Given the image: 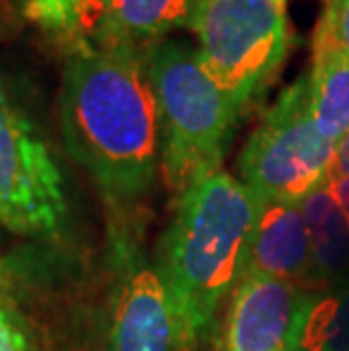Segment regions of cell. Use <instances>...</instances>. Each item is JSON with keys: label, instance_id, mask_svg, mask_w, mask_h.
I'll list each match as a JSON object with an SVG mask.
<instances>
[{"label": "cell", "instance_id": "1", "mask_svg": "<svg viewBox=\"0 0 349 351\" xmlns=\"http://www.w3.org/2000/svg\"><path fill=\"white\" fill-rule=\"evenodd\" d=\"M145 55L84 43L64 71V145L118 211L150 195L161 170L159 109Z\"/></svg>", "mask_w": 349, "mask_h": 351}, {"label": "cell", "instance_id": "2", "mask_svg": "<svg viewBox=\"0 0 349 351\" xmlns=\"http://www.w3.org/2000/svg\"><path fill=\"white\" fill-rule=\"evenodd\" d=\"M261 211L263 199L225 170L177 197L154 270L173 302L186 351L209 338L222 302L248 272Z\"/></svg>", "mask_w": 349, "mask_h": 351}, {"label": "cell", "instance_id": "3", "mask_svg": "<svg viewBox=\"0 0 349 351\" xmlns=\"http://www.w3.org/2000/svg\"><path fill=\"white\" fill-rule=\"evenodd\" d=\"M145 59L159 109L161 175L170 193L180 197L220 170L241 109L186 43L161 41Z\"/></svg>", "mask_w": 349, "mask_h": 351}, {"label": "cell", "instance_id": "4", "mask_svg": "<svg viewBox=\"0 0 349 351\" xmlns=\"http://www.w3.org/2000/svg\"><path fill=\"white\" fill-rule=\"evenodd\" d=\"M189 27L206 73L241 111L268 91L286 62V0H197Z\"/></svg>", "mask_w": 349, "mask_h": 351}, {"label": "cell", "instance_id": "5", "mask_svg": "<svg viewBox=\"0 0 349 351\" xmlns=\"http://www.w3.org/2000/svg\"><path fill=\"white\" fill-rule=\"evenodd\" d=\"M336 143L311 118L306 75L293 82L245 141L239 179L263 202L302 204L331 179Z\"/></svg>", "mask_w": 349, "mask_h": 351}, {"label": "cell", "instance_id": "6", "mask_svg": "<svg viewBox=\"0 0 349 351\" xmlns=\"http://www.w3.org/2000/svg\"><path fill=\"white\" fill-rule=\"evenodd\" d=\"M66 213L55 156L0 77V227L53 236L64 227Z\"/></svg>", "mask_w": 349, "mask_h": 351}, {"label": "cell", "instance_id": "7", "mask_svg": "<svg viewBox=\"0 0 349 351\" xmlns=\"http://www.w3.org/2000/svg\"><path fill=\"white\" fill-rule=\"evenodd\" d=\"M311 300L300 283L245 274L229 297L218 351H295Z\"/></svg>", "mask_w": 349, "mask_h": 351}, {"label": "cell", "instance_id": "8", "mask_svg": "<svg viewBox=\"0 0 349 351\" xmlns=\"http://www.w3.org/2000/svg\"><path fill=\"white\" fill-rule=\"evenodd\" d=\"M105 351H186L173 302L154 267H134L121 283Z\"/></svg>", "mask_w": 349, "mask_h": 351}, {"label": "cell", "instance_id": "9", "mask_svg": "<svg viewBox=\"0 0 349 351\" xmlns=\"http://www.w3.org/2000/svg\"><path fill=\"white\" fill-rule=\"evenodd\" d=\"M197 0H107L93 23V48L147 52L168 32L189 25Z\"/></svg>", "mask_w": 349, "mask_h": 351}, {"label": "cell", "instance_id": "10", "mask_svg": "<svg viewBox=\"0 0 349 351\" xmlns=\"http://www.w3.org/2000/svg\"><path fill=\"white\" fill-rule=\"evenodd\" d=\"M311 272V234L300 204L263 202L248 272L306 286Z\"/></svg>", "mask_w": 349, "mask_h": 351}, {"label": "cell", "instance_id": "11", "mask_svg": "<svg viewBox=\"0 0 349 351\" xmlns=\"http://www.w3.org/2000/svg\"><path fill=\"white\" fill-rule=\"evenodd\" d=\"M311 234V272L306 290L320 293L349 279V220L329 184L302 202Z\"/></svg>", "mask_w": 349, "mask_h": 351}, {"label": "cell", "instance_id": "12", "mask_svg": "<svg viewBox=\"0 0 349 351\" xmlns=\"http://www.w3.org/2000/svg\"><path fill=\"white\" fill-rule=\"evenodd\" d=\"M306 82L309 109L317 132L338 143L349 132V59L320 29L313 34V64Z\"/></svg>", "mask_w": 349, "mask_h": 351}, {"label": "cell", "instance_id": "13", "mask_svg": "<svg viewBox=\"0 0 349 351\" xmlns=\"http://www.w3.org/2000/svg\"><path fill=\"white\" fill-rule=\"evenodd\" d=\"M295 351H349V279L313 293Z\"/></svg>", "mask_w": 349, "mask_h": 351}, {"label": "cell", "instance_id": "14", "mask_svg": "<svg viewBox=\"0 0 349 351\" xmlns=\"http://www.w3.org/2000/svg\"><path fill=\"white\" fill-rule=\"evenodd\" d=\"M25 14L57 39H77L93 23L88 0H25Z\"/></svg>", "mask_w": 349, "mask_h": 351}, {"label": "cell", "instance_id": "15", "mask_svg": "<svg viewBox=\"0 0 349 351\" xmlns=\"http://www.w3.org/2000/svg\"><path fill=\"white\" fill-rule=\"evenodd\" d=\"M0 351H36L32 328L7 304H0Z\"/></svg>", "mask_w": 349, "mask_h": 351}, {"label": "cell", "instance_id": "16", "mask_svg": "<svg viewBox=\"0 0 349 351\" xmlns=\"http://www.w3.org/2000/svg\"><path fill=\"white\" fill-rule=\"evenodd\" d=\"M315 29L329 36L349 59V0H331V5L326 7L320 21H317Z\"/></svg>", "mask_w": 349, "mask_h": 351}, {"label": "cell", "instance_id": "17", "mask_svg": "<svg viewBox=\"0 0 349 351\" xmlns=\"http://www.w3.org/2000/svg\"><path fill=\"white\" fill-rule=\"evenodd\" d=\"M347 175H349V132L336 143V154H333V166H331V179L347 177Z\"/></svg>", "mask_w": 349, "mask_h": 351}, {"label": "cell", "instance_id": "18", "mask_svg": "<svg viewBox=\"0 0 349 351\" xmlns=\"http://www.w3.org/2000/svg\"><path fill=\"white\" fill-rule=\"evenodd\" d=\"M329 189H331L333 197L338 199L340 208H343V213L347 215V220H349V175H347V177L331 179V182H329Z\"/></svg>", "mask_w": 349, "mask_h": 351}, {"label": "cell", "instance_id": "19", "mask_svg": "<svg viewBox=\"0 0 349 351\" xmlns=\"http://www.w3.org/2000/svg\"><path fill=\"white\" fill-rule=\"evenodd\" d=\"M14 279H16V274H14L10 261L0 256V304H5L7 295H10V290L14 286Z\"/></svg>", "mask_w": 349, "mask_h": 351}, {"label": "cell", "instance_id": "20", "mask_svg": "<svg viewBox=\"0 0 349 351\" xmlns=\"http://www.w3.org/2000/svg\"><path fill=\"white\" fill-rule=\"evenodd\" d=\"M88 5H91V16H93V23H95L100 16V12H102V7L107 5V0H88ZM93 23H91V27H93ZM88 32H91V29H88Z\"/></svg>", "mask_w": 349, "mask_h": 351}]
</instances>
